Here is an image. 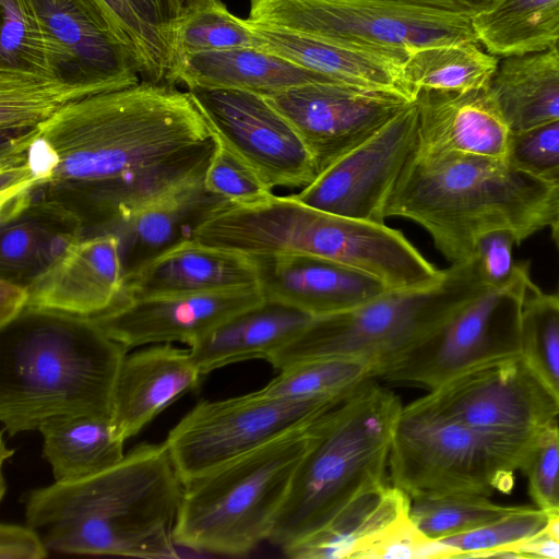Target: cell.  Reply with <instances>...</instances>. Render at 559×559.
<instances>
[{
  "label": "cell",
  "mask_w": 559,
  "mask_h": 559,
  "mask_svg": "<svg viewBox=\"0 0 559 559\" xmlns=\"http://www.w3.org/2000/svg\"><path fill=\"white\" fill-rule=\"evenodd\" d=\"M555 49H557L559 51V41L557 43V45L555 46Z\"/></svg>",
  "instance_id": "53"
},
{
  "label": "cell",
  "mask_w": 559,
  "mask_h": 559,
  "mask_svg": "<svg viewBox=\"0 0 559 559\" xmlns=\"http://www.w3.org/2000/svg\"><path fill=\"white\" fill-rule=\"evenodd\" d=\"M252 286H258V275L251 258L190 240L127 274L121 304L152 296L199 294Z\"/></svg>",
  "instance_id": "24"
},
{
  "label": "cell",
  "mask_w": 559,
  "mask_h": 559,
  "mask_svg": "<svg viewBox=\"0 0 559 559\" xmlns=\"http://www.w3.org/2000/svg\"><path fill=\"white\" fill-rule=\"evenodd\" d=\"M508 162L543 182L559 187V120L512 133Z\"/></svg>",
  "instance_id": "44"
},
{
  "label": "cell",
  "mask_w": 559,
  "mask_h": 559,
  "mask_svg": "<svg viewBox=\"0 0 559 559\" xmlns=\"http://www.w3.org/2000/svg\"><path fill=\"white\" fill-rule=\"evenodd\" d=\"M550 227H551V231H552V238H554L556 246L559 250V206H558L557 213L555 215V218H554L552 223L550 224Z\"/></svg>",
  "instance_id": "52"
},
{
  "label": "cell",
  "mask_w": 559,
  "mask_h": 559,
  "mask_svg": "<svg viewBox=\"0 0 559 559\" xmlns=\"http://www.w3.org/2000/svg\"><path fill=\"white\" fill-rule=\"evenodd\" d=\"M231 204L210 191L203 176L146 204L105 233L119 238L126 276L159 254L194 240L207 219Z\"/></svg>",
  "instance_id": "23"
},
{
  "label": "cell",
  "mask_w": 559,
  "mask_h": 559,
  "mask_svg": "<svg viewBox=\"0 0 559 559\" xmlns=\"http://www.w3.org/2000/svg\"><path fill=\"white\" fill-rule=\"evenodd\" d=\"M278 374L255 393L266 399L308 400L341 395L377 378V367L353 357H320L298 361L278 370Z\"/></svg>",
  "instance_id": "35"
},
{
  "label": "cell",
  "mask_w": 559,
  "mask_h": 559,
  "mask_svg": "<svg viewBox=\"0 0 559 559\" xmlns=\"http://www.w3.org/2000/svg\"><path fill=\"white\" fill-rule=\"evenodd\" d=\"M488 287L476 257L451 263L432 286L388 290L354 309L313 318L269 364L281 370L313 358L353 357L372 362L379 378Z\"/></svg>",
  "instance_id": "8"
},
{
  "label": "cell",
  "mask_w": 559,
  "mask_h": 559,
  "mask_svg": "<svg viewBox=\"0 0 559 559\" xmlns=\"http://www.w3.org/2000/svg\"><path fill=\"white\" fill-rule=\"evenodd\" d=\"M489 88L511 133L559 120V51L503 58Z\"/></svg>",
  "instance_id": "29"
},
{
  "label": "cell",
  "mask_w": 559,
  "mask_h": 559,
  "mask_svg": "<svg viewBox=\"0 0 559 559\" xmlns=\"http://www.w3.org/2000/svg\"><path fill=\"white\" fill-rule=\"evenodd\" d=\"M531 442L488 437L415 400L403 406L395 426L389 480L411 500L508 492Z\"/></svg>",
  "instance_id": "9"
},
{
  "label": "cell",
  "mask_w": 559,
  "mask_h": 559,
  "mask_svg": "<svg viewBox=\"0 0 559 559\" xmlns=\"http://www.w3.org/2000/svg\"><path fill=\"white\" fill-rule=\"evenodd\" d=\"M216 145L188 91L142 80L1 141L0 212L48 202L72 214L83 237L103 234L205 176Z\"/></svg>",
  "instance_id": "1"
},
{
  "label": "cell",
  "mask_w": 559,
  "mask_h": 559,
  "mask_svg": "<svg viewBox=\"0 0 559 559\" xmlns=\"http://www.w3.org/2000/svg\"><path fill=\"white\" fill-rule=\"evenodd\" d=\"M264 97L296 130L317 176L414 103L395 91L341 82L308 83Z\"/></svg>",
  "instance_id": "14"
},
{
  "label": "cell",
  "mask_w": 559,
  "mask_h": 559,
  "mask_svg": "<svg viewBox=\"0 0 559 559\" xmlns=\"http://www.w3.org/2000/svg\"><path fill=\"white\" fill-rule=\"evenodd\" d=\"M43 456L55 481H72L107 469L123 457L124 440L110 416L56 417L39 427Z\"/></svg>",
  "instance_id": "31"
},
{
  "label": "cell",
  "mask_w": 559,
  "mask_h": 559,
  "mask_svg": "<svg viewBox=\"0 0 559 559\" xmlns=\"http://www.w3.org/2000/svg\"><path fill=\"white\" fill-rule=\"evenodd\" d=\"M171 39L173 68L185 55L237 47L260 48L259 38L247 19L234 15L222 0L202 5L174 23Z\"/></svg>",
  "instance_id": "38"
},
{
  "label": "cell",
  "mask_w": 559,
  "mask_h": 559,
  "mask_svg": "<svg viewBox=\"0 0 559 559\" xmlns=\"http://www.w3.org/2000/svg\"><path fill=\"white\" fill-rule=\"evenodd\" d=\"M266 301L320 318L344 312L390 290L376 276L352 265L308 254L251 258Z\"/></svg>",
  "instance_id": "19"
},
{
  "label": "cell",
  "mask_w": 559,
  "mask_h": 559,
  "mask_svg": "<svg viewBox=\"0 0 559 559\" xmlns=\"http://www.w3.org/2000/svg\"><path fill=\"white\" fill-rule=\"evenodd\" d=\"M106 13L118 39L132 52L142 80L166 83L174 52L168 41L141 16L130 0H95Z\"/></svg>",
  "instance_id": "40"
},
{
  "label": "cell",
  "mask_w": 559,
  "mask_h": 559,
  "mask_svg": "<svg viewBox=\"0 0 559 559\" xmlns=\"http://www.w3.org/2000/svg\"><path fill=\"white\" fill-rule=\"evenodd\" d=\"M403 406L374 379L336 405L301 462L267 542L285 552L358 497L390 481L392 439Z\"/></svg>",
  "instance_id": "6"
},
{
  "label": "cell",
  "mask_w": 559,
  "mask_h": 559,
  "mask_svg": "<svg viewBox=\"0 0 559 559\" xmlns=\"http://www.w3.org/2000/svg\"><path fill=\"white\" fill-rule=\"evenodd\" d=\"M203 377L190 349L162 343L127 354L115 384L111 421L126 441Z\"/></svg>",
  "instance_id": "22"
},
{
  "label": "cell",
  "mask_w": 559,
  "mask_h": 559,
  "mask_svg": "<svg viewBox=\"0 0 559 559\" xmlns=\"http://www.w3.org/2000/svg\"><path fill=\"white\" fill-rule=\"evenodd\" d=\"M520 243L511 229H493L480 235L474 246L476 257L486 283L491 287L507 285L515 275L519 263L513 261V246Z\"/></svg>",
  "instance_id": "45"
},
{
  "label": "cell",
  "mask_w": 559,
  "mask_h": 559,
  "mask_svg": "<svg viewBox=\"0 0 559 559\" xmlns=\"http://www.w3.org/2000/svg\"><path fill=\"white\" fill-rule=\"evenodd\" d=\"M0 224V280L26 288L83 237L80 222L48 202H33Z\"/></svg>",
  "instance_id": "28"
},
{
  "label": "cell",
  "mask_w": 559,
  "mask_h": 559,
  "mask_svg": "<svg viewBox=\"0 0 559 559\" xmlns=\"http://www.w3.org/2000/svg\"><path fill=\"white\" fill-rule=\"evenodd\" d=\"M123 281L119 238L81 237L28 287L27 308L94 318L121 304Z\"/></svg>",
  "instance_id": "20"
},
{
  "label": "cell",
  "mask_w": 559,
  "mask_h": 559,
  "mask_svg": "<svg viewBox=\"0 0 559 559\" xmlns=\"http://www.w3.org/2000/svg\"><path fill=\"white\" fill-rule=\"evenodd\" d=\"M521 356L559 409V295L543 293L535 286L527 296Z\"/></svg>",
  "instance_id": "36"
},
{
  "label": "cell",
  "mask_w": 559,
  "mask_h": 559,
  "mask_svg": "<svg viewBox=\"0 0 559 559\" xmlns=\"http://www.w3.org/2000/svg\"><path fill=\"white\" fill-rule=\"evenodd\" d=\"M187 91L212 133L271 189H304L316 179L302 140L263 95L233 88Z\"/></svg>",
  "instance_id": "15"
},
{
  "label": "cell",
  "mask_w": 559,
  "mask_h": 559,
  "mask_svg": "<svg viewBox=\"0 0 559 559\" xmlns=\"http://www.w3.org/2000/svg\"><path fill=\"white\" fill-rule=\"evenodd\" d=\"M259 286L128 300L92 318L128 349L154 343L191 346L231 317L260 305Z\"/></svg>",
  "instance_id": "18"
},
{
  "label": "cell",
  "mask_w": 559,
  "mask_h": 559,
  "mask_svg": "<svg viewBox=\"0 0 559 559\" xmlns=\"http://www.w3.org/2000/svg\"><path fill=\"white\" fill-rule=\"evenodd\" d=\"M248 23L259 38L261 49L290 63L336 82L395 91L413 99L404 81L403 70L407 57Z\"/></svg>",
  "instance_id": "25"
},
{
  "label": "cell",
  "mask_w": 559,
  "mask_h": 559,
  "mask_svg": "<svg viewBox=\"0 0 559 559\" xmlns=\"http://www.w3.org/2000/svg\"><path fill=\"white\" fill-rule=\"evenodd\" d=\"M48 550L39 533L31 525L1 523V559H43Z\"/></svg>",
  "instance_id": "46"
},
{
  "label": "cell",
  "mask_w": 559,
  "mask_h": 559,
  "mask_svg": "<svg viewBox=\"0 0 559 559\" xmlns=\"http://www.w3.org/2000/svg\"><path fill=\"white\" fill-rule=\"evenodd\" d=\"M336 82L258 47L202 51L180 57L166 83L187 90L233 88L271 95L308 83Z\"/></svg>",
  "instance_id": "26"
},
{
  "label": "cell",
  "mask_w": 559,
  "mask_h": 559,
  "mask_svg": "<svg viewBox=\"0 0 559 559\" xmlns=\"http://www.w3.org/2000/svg\"><path fill=\"white\" fill-rule=\"evenodd\" d=\"M550 514L530 506H516L511 512L467 532L441 538L454 558H511L518 546L544 533Z\"/></svg>",
  "instance_id": "37"
},
{
  "label": "cell",
  "mask_w": 559,
  "mask_h": 559,
  "mask_svg": "<svg viewBox=\"0 0 559 559\" xmlns=\"http://www.w3.org/2000/svg\"><path fill=\"white\" fill-rule=\"evenodd\" d=\"M333 409L187 483L174 531L176 545L243 556L267 542L297 471Z\"/></svg>",
  "instance_id": "7"
},
{
  "label": "cell",
  "mask_w": 559,
  "mask_h": 559,
  "mask_svg": "<svg viewBox=\"0 0 559 559\" xmlns=\"http://www.w3.org/2000/svg\"><path fill=\"white\" fill-rule=\"evenodd\" d=\"M409 510L411 498L388 481L358 497L329 524L283 554L292 559H356L368 542Z\"/></svg>",
  "instance_id": "30"
},
{
  "label": "cell",
  "mask_w": 559,
  "mask_h": 559,
  "mask_svg": "<svg viewBox=\"0 0 559 559\" xmlns=\"http://www.w3.org/2000/svg\"><path fill=\"white\" fill-rule=\"evenodd\" d=\"M213 1L216 0H166L171 26L174 23L180 21L198 8Z\"/></svg>",
  "instance_id": "51"
},
{
  "label": "cell",
  "mask_w": 559,
  "mask_h": 559,
  "mask_svg": "<svg viewBox=\"0 0 559 559\" xmlns=\"http://www.w3.org/2000/svg\"><path fill=\"white\" fill-rule=\"evenodd\" d=\"M558 206V186L508 159L416 147L388 201L385 218L414 222L455 263L471 259L476 239L493 229H511L520 242L525 240L550 226Z\"/></svg>",
  "instance_id": "4"
},
{
  "label": "cell",
  "mask_w": 559,
  "mask_h": 559,
  "mask_svg": "<svg viewBox=\"0 0 559 559\" xmlns=\"http://www.w3.org/2000/svg\"><path fill=\"white\" fill-rule=\"evenodd\" d=\"M128 348L87 317L26 308L0 328V421L9 437L74 415L111 416Z\"/></svg>",
  "instance_id": "3"
},
{
  "label": "cell",
  "mask_w": 559,
  "mask_h": 559,
  "mask_svg": "<svg viewBox=\"0 0 559 559\" xmlns=\"http://www.w3.org/2000/svg\"><path fill=\"white\" fill-rule=\"evenodd\" d=\"M49 40L59 75L85 98L142 81L132 52L95 0H25Z\"/></svg>",
  "instance_id": "17"
},
{
  "label": "cell",
  "mask_w": 559,
  "mask_h": 559,
  "mask_svg": "<svg viewBox=\"0 0 559 559\" xmlns=\"http://www.w3.org/2000/svg\"><path fill=\"white\" fill-rule=\"evenodd\" d=\"M519 558L559 559V513L550 515L543 534L515 548Z\"/></svg>",
  "instance_id": "47"
},
{
  "label": "cell",
  "mask_w": 559,
  "mask_h": 559,
  "mask_svg": "<svg viewBox=\"0 0 559 559\" xmlns=\"http://www.w3.org/2000/svg\"><path fill=\"white\" fill-rule=\"evenodd\" d=\"M498 64L478 43L429 46L408 55L404 81L413 99L421 91L464 92L488 86Z\"/></svg>",
  "instance_id": "33"
},
{
  "label": "cell",
  "mask_w": 559,
  "mask_h": 559,
  "mask_svg": "<svg viewBox=\"0 0 559 559\" xmlns=\"http://www.w3.org/2000/svg\"><path fill=\"white\" fill-rule=\"evenodd\" d=\"M350 392L308 400H278L262 397L253 391L219 401H202L180 419L164 442L186 485L281 432L332 409Z\"/></svg>",
  "instance_id": "12"
},
{
  "label": "cell",
  "mask_w": 559,
  "mask_h": 559,
  "mask_svg": "<svg viewBox=\"0 0 559 559\" xmlns=\"http://www.w3.org/2000/svg\"><path fill=\"white\" fill-rule=\"evenodd\" d=\"M215 139L216 150L204 176L210 191L236 205L253 204L273 194V189L247 163Z\"/></svg>",
  "instance_id": "42"
},
{
  "label": "cell",
  "mask_w": 559,
  "mask_h": 559,
  "mask_svg": "<svg viewBox=\"0 0 559 559\" xmlns=\"http://www.w3.org/2000/svg\"><path fill=\"white\" fill-rule=\"evenodd\" d=\"M455 13L473 19L500 0H381Z\"/></svg>",
  "instance_id": "48"
},
{
  "label": "cell",
  "mask_w": 559,
  "mask_h": 559,
  "mask_svg": "<svg viewBox=\"0 0 559 559\" xmlns=\"http://www.w3.org/2000/svg\"><path fill=\"white\" fill-rule=\"evenodd\" d=\"M0 82L56 80L67 84L59 75L51 45L25 0H0Z\"/></svg>",
  "instance_id": "34"
},
{
  "label": "cell",
  "mask_w": 559,
  "mask_h": 559,
  "mask_svg": "<svg viewBox=\"0 0 559 559\" xmlns=\"http://www.w3.org/2000/svg\"><path fill=\"white\" fill-rule=\"evenodd\" d=\"M28 288L0 280V328L27 308Z\"/></svg>",
  "instance_id": "49"
},
{
  "label": "cell",
  "mask_w": 559,
  "mask_h": 559,
  "mask_svg": "<svg viewBox=\"0 0 559 559\" xmlns=\"http://www.w3.org/2000/svg\"><path fill=\"white\" fill-rule=\"evenodd\" d=\"M194 240L249 258L295 253L332 259L376 276L390 290L426 288L444 275L400 230L324 212L292 195L231 204L207 219Z\"/></svg>",
  "instance_id": "5"
},
{
  "label": "cell",
  "mask_w": 559,
  "mask_h": 559,
  "mask_svg": "<svg viewBox=\"0 0 559 559\" xmlns=\"http://www.w3.org/2000/svg\"><path fill=\"white\" fill-rule=\"evenodd\" d=\"M417 143L418 115L413 103L377 134L290 195L324 212L385 224L388 201Z\"/></svg>",
  "instance_id": "16"
},
{
  "label": "cell",
  "mask_w": 559,
  "mask_h": 559,
  "mask_svg": "<svg viewBox=\"0 0 559 559\" xmlns=\"http://www.w3.org/2000/svg\"><path fill=\"white\" fill-rule=\"evenodd\" d=\"M417 148L508 159L511 131L488 86L464 91H421Z\"/></svg>",
  "instance_id": "21"
},
{
  "label": "cell",
  "mask_w": 559,
  "mask_h": 559,
  "mask_svg": "<svg viewBox=\"0 0 559 559\" xmlns=\"http://www.w3.org/2000/svg\"><path fill=\"white\" fill-rule=\"evenodd\" d=\"M535 286L528 265L519 263L507 285L469 299L379 378L431 391L471 370L520 356L524 306Z\"/></svg>",
  "instance_id": "11"
},
{
  "label": "cell",
  "mask_w": 559,
  "mask_h": 559,
  "mask_svg": "<svg viewBox=\"0 0 559 559\" xmlns=\"http://www.w3.org/2000/svg\"><path fill=\"white\" fill-rule=\"evenodd\" d=\"M472 23L478 43L496 57L545 51L559 41V0H500Z\"/></svg>",
  "instance_id": "32"
},
{
  "label": "cell",
  "mask_w": 559,
  "mask_h": 559,
  "mask_svg": "<svg viewBox=\"0 0 559 559\" xmlns=\"http://www.w3.org/2000/svg\"><path fill=\"white\" fill-rule=\"evenodd\" d=\"M247 20L403 57L429 46L478 43L467 16L381 0H251Z\"/></svg>",
  "instance_id": "10"
},
{
  "label": "cell",
  "mask_w": 559,
  "mask_h": 559,
  "mask_svg": "<svg viewBox=\"0 0 559 559\" xmlns=\"http://www.w3.org/2000/svg\"><path fill=\"white\" fill-rule=\"evenodd\" d=\"M520 472L527 478L535 506L547 513H559V424L555 421L532 440Z\"/></svg>",
  "instance_id": "41"
},
{
  "label": "cell",
  "mask_w": 559,
  "mask_h": 559,
  "mask_svg": "<svg viewBox=\"0 0 559 559\" xmlns=\"http://www.w3.org/2000/svg\"><path fill=\"white\" fill-rule=\"evenodd\" d=\"M141 16L151 26L156 28L168 41L171 50V22L169 19L166 0H130ZM174 64V63H173Z\"/></svg>",
  "instance_id": "50"
},
{
  "label": "cell",
  "mask_w": 559,
  "mask_h": 559,
  "mask_svg": "<svg viewBox=\"0 0 559 559\" xmlns=\"http://www.w3.org/2000/svg\"><path fill=\"white\" fill-rule=\"evenodd\" d=\"M362 558L453 559V554L440 539L423 533L408 513L368 542L356 556Z\"/></svg>",
  "instance_id": "43"
},
{
  "label": "cell",
  "mask_w": 559,
  "mask_h": 559,
  "mask_svg": "<svg viewBox=\"0 0 559 559\" xmlns=\"http://www.w3.org/2000/svg\"><path fill=\"white\" fill-rule=\"evenodd\" d=\"M419 403L488 437L530 443L559 409L520 355L460 374Z\"/></svg>",
  "instance_id": "13"
},
{
  "label": "cell",
  "mask_w": 559,
  "mask_h": 559,
  "mask_svg": "<svg viewBox=\"0 0 559 559\" xmlns=\"http://www.w3.org/2000/svg\"><path fill=\"white\" fill-rule=\"evenodd\" d=\"M183 491L166 443L143 442L107 469L32 489L22 502L49 550L171 558Z\"/></svg>",
  "instance_id": "2"
},
{
  "label": "cell",
  "mask_w": 559,
  "mask_h": 559,
  "mask_svg": "<svg viewBox=\"0 0 559 559\" xmlns=\"http://www.w3.org/2000/svg\"><path fill=\"white\" fill-rule=\"evenodd\" d=\"M312 319L295 308L264 300L213 329L189 346L190 354L202 376L243 360L269 362Z\"/></svg>",
  "instance_id": "27"
},
{
  "label": "cell",
  "mask_w": 559,
  "mask_h": 559,
  "mask_svg": "<svg viewBox=\"0 0 559 559\" xmlns=\"http://www.w3.org/2000/svg\"><path fill=\"white\" fill-rule=\"evenodd\" d=\"M516 506L495 503L479 493H449L411 500V518L432 539L457 535L492 520Z\"/></svg>",
  "instance_id": "39"
}]
</instances>
